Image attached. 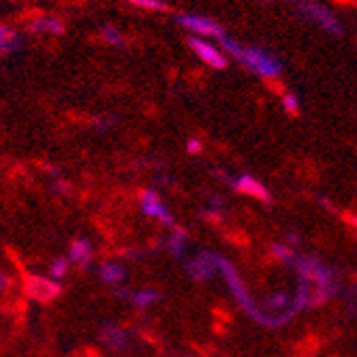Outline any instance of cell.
<instances>
[{
	"mask_svg": "<svg viewBox=\"0 0 357 357\" xmlns=\"http://www.w3.org/2000/svg\"><path fill=\"white\" fill-rule=\"evenodd\" d=\"M218 47L222 50V54L240 62L242 67H246L250 73L264 77V79H278L282 75V62L270 54L266 47L259 45H248V43H240L238 39L225 35L222 39H218Z\"/></svg>",
	"mask_w": 357,
	"mask_h": 357,
	"instance_id": "1",
	"label": "cell"
},
{
	"mask_svg": "<svg viewBox=\"0 0 357 357\" xmlns=\"http://www.w3.org/2000/svg\"><path fill=\"white\" fill-rule=\"evenodd\" d=\"M289 5L300 20L321 28L326 35H332L336 39L344 35V26L336 15V11L328 5H323L321 0H289Z\"/></svg>",
	"mask_w": 357,
	"mask_h": 357,
	"instance_id": "2",
	"label": "cell"
},
{
	"mask_svg": "<svg viewBox=\"0 0 357 357\" xmlns=\"http://www.w3.org/2000/svg\"><path fill=\"white\" fill-rule=\"evenodd\" d=\"M176 24L184 28L186 32H190V37H199V39L218 41L227 35V30L220 22L202 13H178Z\"/></svg>",
	"mask_w": 357,
	"mask_h": 357,
	"instance_id": "3",
	"label": "cell"
},
{
	"mask_svg": "<svg viewBox=\"0 0 357 357\" xmlns=\"http://www.w3.org/2000/svg\"><path fill=\"white\" fill-rule=\"evenodd\" d=\"M186 45L190 47V52L197 56L206 67L214 69V71H225L229 67V58L222 54V50L218 47V43L210 41V39H199V37H188Z\"/></svg>",
	"mask_w": 357,
	"mask_h": 357,
	"instance_id": "4",
	"label": "cell"
},
{
	"mask_svg": "<svg viewBox=\"0 0 357 357\" xmlns=\"http://www.w3.org/2000/svg\"><path fill=\"white\" fill-rule=\"evenodd\" d=\"M67 28H69L67 22L54 13L35 15L24 24V30L32 37H62L64 32H67Z\"/></svg>",
	"mask_w": 357,
	"mask_h": 357,
	"instance_id": "5",
	"label": "cell"
},
{
	"mask_svg": "<svg viewBox=\"0 0 357 357\" xmlns=\"http://www.w3.org/2000/svg\"><path fill=\"white\" fill-rule=\"evenodd\" d=\"M139 199H142V212H144L146 216L156 218V220H160V222L167 225V227H176V225H174L172 214L167 212V208H165L163 199H160L158 190H154V188H146V190H142Z\"/></svg>",
	"mask_w": 357,
	"mask_h": 357,
	"instance_id": "6",
	"label": "cell"
},
{
	"mask_svg": "<svg viewBox=\"0 0 357 357\" xmlns=\"http://www.w3.org/2000/svg\"><path fill=\"white\" fill-rule=\"evenodd\" d=\"M60 282L52 278H41V276H32L26 284V291L32 300L37 302H50L56 296H60Z\"/></svg>",
	"mask_w": 357,
	"mask_h": 357,
	"instance_id": "7",
	"label": "cell"
},
{
	"mask_svg": "<svg viewBox=\"0 0 357 357\" xmlns=\"http://www.w3.org/2000/svg\"><path fill=\"white\" fill-rule=\"evenodd\" d=\"M234 188L238 190V192H244V195H250V197H255V199H259V202H270V192H268V188L261 184V182H257L252 176H248V174H244V176H238L236 180H234Z\"/></svg>",
	"mask_w": 357,
	"mask_h": 357,
	"instance_id": "8",
	"label": "cell"
},
{
	"mask_svg": "<svg viewBox=\"0 0 357 357\" xmlns=\"http://www.w3.org/2000/svg\"><path fill=\"white\" fill-rule=\"evenodd\" d=\"M69 264H77L79 270H86L92 261V244L86 238H77L69 246Z\"/></svg>",
	"mask_w": 357,
	"mask_h": 357,
	"instance_id": "9",
	"label": "cell"
},
{
	"mask_svg": "<svg viewBox=\"0 0 357 357\" xmlns=\"http://www.w3.org/2000/svg\"><path fill=\"white\" fill-rule=\"evenodd\" d=\"M216 270V257L214 255H199L197 259H192V261L188 264V274L195 278V280H206L214 274Z\"/></svg>",
	"mask_w": 357,
	"mask_h": 357,
	"instance_id": "10",
	"label": "cell"
},
{
	"mask_svg": "<svg viewBox=\"0 0 357 357\" xmlns=\"http://www.w3.org/2000/svg\"><path fill=\"white\" fill-rule=\"evenodd\" d=\"M20 45H22L20 32H17L11 24L0 22V56L17 52V50H20Z\"/></svg>",
	"mask_w": 357,
	"mask_h": 357,
	"instance_id": "11",
	"label": "cell"
},
{
	"mask_svg": "<svg viewBox=\"0 0 357 357\" xmlns=\"http://www.w3.org/2000/svg\"><path fill=\"white\" fill-rule=\"evenodd\" d=\"M99 276H101L103 282L116 287V284H120V282L126 278V270H124V266L118 264V261H105V264H101V268H99Z\"/></svg>",
	"mask_w": 357,
	"mask_h": 357,
	"instance_id": "12",
	"label": "cell"
},
{
	"mask_svg": "<svg viewBox=\"0 0 357 357\" xmlns=\"http://www.w3.org/2000/svg\"><path fill=\"white\" fill-rule=\"evenodd\" d=\"M99 39L109 47H124V43H126L124 32L116 24H103L99 28Z\"/></svg>",
	"mask_w": 357,
	"mask_h": 357,
	"instance_id": "13",
	"label": "cell"
},
{
	"mask_svg": "<svg viewBox=\"0 0 357 357\" xmlns=\"http://www.w3.org/2000/svg\"><path fill=\"white\" fill-rule=\"evenodd\" d=\"M101 340L107 347L116 349V351H124L126 349V334H124V330H120L116 326H105L101 330Z\"/></svg>",
	"mask_w": 357,
	"mask_h": 357,
	"instance_id": "14",
	"label": "cell"
},
{
	"mask_svg": "<svg viewBox=\"0 0 357 357\" xmlns=\"http://www.w3.org/2000/svg\"><path fill=\"white\" fill-rule=\"evenodd\" d=\"M172 238L167 240V248L174 257H182L184 255V248L188 244V234L184 229H180V227H172Z\"/></svg>",
	"mask_w": 357,
	"mask_h": 357,
	"instance_id": "15",
	"label": "cell"
},
{
	"mask_svg": "<svg viewBox=\"0 0 357 357\" xmlns=\"http://www.w3.org/2000/svg\"><path fill=\"white\" fill-rule=\"evenodd\" d=\"M122 3L131 5L135 9H142V11H148V13H165L169 11V5L165 0H122Z\"/></svg>",
	"mask_w": 357,
	"mask_h": 357,
	"instance_id": "16",
	"label": "cell"
},
{
	"mask_svg": "<svg viewBox=\"0 0 357 357\" xmlns=\"http://www.w3.org/2000/svg\"><path fill=\"white\" fill-rule=\"evenodd\" d=\"M128 300H131V304L135 308H148V306H152L154 302L160 300V294L154 289H142V291H137V294H133Z\"/></svg>",
	"mask_w": 357,
	"mask_h": 357,
	"instance_id": "17",
	"label": "cell"
},
{
	"mask_svg": "<svg viewBox=\"0 0 357 357\" xmlns=\"http://www.w3.org/2000/svg\"><path fill=\"white\" fill-rule=\"evenodd\" d=\"M69 268H71V264H69V259H67V257H56V261H54L52 268H50L52 280L64 278V276H67V272H69Z\"/></svg>",
	"mask_w": 357,
	"mask_h": 357,
	"instance_id": "18",
	"label": "cell"
},
{
	"mask_svg": "<svg viewBox=\"0 0 357 357\" xmlns=\"http://www.w3.org/2000/svg\"><path fill=\"white\" fill-rule=\"evenodd\" d=\"M280 105H282V109L289 114V116H298L300 114V99L294 94V92H284L282 96H280Z\"/></svg>",
	"mask_w": 357,
	"mask_h": 357,
	"instance_id": "19",
	"label": "cell"
},
{
	"mask_svg": "<svg viewBox=\"0 0 357 357\" xmlns=\"http://www.w3.org/2000/svg\"><path fill=\"white\" fill-rule=\"evenodd\" d=\"M272 255L276 259H280V261H294V250H291L287 244H272Z\"/></svg>",
	"mask_w": 357,
	"mask_h": 357,
	"instance_id": "20",
	"label": "cell"
},
{
	"mask_svg": "<svg viewBox=\"0 0 357 357\" xmlns=\"http://www.w3.org/2000/svg\"><path fill=\"white\" fill-rule=\"evenodd\" d=\"M186 150H188V154H202V152H204V144H202V139L190 137V139L186 142Z\"/></svg>",
	"mask_w": 357,
	"mask_h": 357,
	"instance_id": "21",
	"label": "cell"
},
{
	"mask_svg": "<svg viewBox=\"0 0 357 357\" xmlns=\"http://www.w3.org/2000/svg\"><path fill=\"white\" fill-rule=\"evenodd\" d=\"M268 306H270V308H274V310H276V308H278V310H280V308H284V306H287V296H284V294H276V296H272V298H270V302H268Z\"/></svg>",
	"mask_w": 357,
	"mask_h": 357,
	"instance_id": "22",
	"label": "cell"
},
{
	"mask_svg": "<svg viewBox=\"0 0 357 357\" xmlns=\"http://www.w3.org/2000/svg\"><path fill=\"white\" fill-rule=\"evenodd\" d=\"M7 284H9V278H7V276H3V274H0V291H3V289H7Z\"/></svg>",
	"mask_w": 357,
	"mask_h": 357,
	"instance_id": "23",
	"label": "cell"
}]
</instances>
